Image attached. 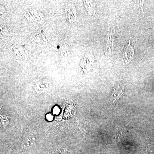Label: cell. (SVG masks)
<instances>
[{
    "instance_id": "obj_7",
    "label": "cell",
    "mask_w": 154,
    "mask_h": 154,
    "mask_svg": "<svg viewBox=\"0 0 154 154\" xmlns=\"http://www.w3.org/2000/svg\"><path fill=\"white\" fill-rule=\"evenodd\" d=\"M58 153L60 154H64L67 151V149L66 147L60 146L57 149Z\"/></svg>"
},
{
    "instance_id": "obj_2",
    "label": "cell",
    "mask_w": 154,
    "mask_h": 154,
    "mask_svg": "<svg viewBox=\"0 0 154 154\" xmlns=\"http://www.w3.org/2000/svg\"><path fill=\"white\" fill-rule=\"evenodd\" d=\"M24 14L25 18L33 22H40L44 21L45 19L43 14L35 9H27Z\"/></svg>"
},
{
    "instance_id": "obj_4",
    "label": "cell",
    "mask_w": 154,
    "mask_h": 154,
    "mask_svg": "<svg viewBox=\"0 0 154 154\" xmlns=\"http://www.w3.org/2000/svg\"><path fill=\"white\" fill-rule=\"evenodd\" d=\"M51 87V83L49 80L43 79L42 80L36 85L35 90L38 93H45L49 91Z\"/></svg>"
},
{
    "instance_id": "obj_3",
    "label": "cell",
    "mask_w": 154,
    "mask_h": 154,
    "mask_svg": "<svg viewBox=\"0 0 154 154\" xmlns=\"http://www.w3.org/2000/svg\"><path fill=\"white\" fill-rule=\"evenodd\" d=\"M65 11L67 19L70 23L73 25L76 22L77 17L75 8L72 3L69 2L66 4Z\"/></svg>"
},
{
    "instance_id": "obj_6",
    "label": "cell",
    "mask_w": 154,
    "mask_h": 154,
    "mask_svg": "<svg viewBox=\"0 0 154 154\" xmlns=\"http://www.w3.org/2000/svg\"><path fill=\"white\" fill-rule=\"evenodd\" d=\"M86 8L88 13L90 15H92L93 14H95V6L93 4V2H89V1H85L84 2Z\"/></svg>"
},
{
    "instance_id": "obj_5",
    "label": "cell",
    "mask_w": 154,
    "mask_h": 154,
    "mask_svg": "<svg viewBox=\"0 0 154 154\" xmlns=\"http://www.w3.org/2000/svg\"><path fill=\"white\" fill-rule=\"evenodd\" d=\"M94 60V56L92 54H89L85 56L81 63V67L84 71H86L89 67H91Z\"/></svg>"
},
{
    "instance_id": "obj_1",
    "label": "cell",
    "mask_w": 154,
    "mask_h": 154,
    "mask_svg": "<svg viewBox=\"0 0 154 154\" xmlns=\"http://www.w3.org/2000/svg\"><path fill=\"white\" fill-rule=\"evenodd\" d=\"M36 132L33 131H30L26 134L22 144V149L24 151H27L33 146L36 143Z\"/></svg>"
}]
</instances>
